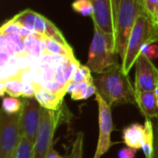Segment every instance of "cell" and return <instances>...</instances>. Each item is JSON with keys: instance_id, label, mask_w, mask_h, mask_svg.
<instances>
[{"instance_id": "19", "label": "cell", "mask_w": 158, "mask_h": 158, "mask_svg": "<svg viewBox=\"0 0 158 158\" xmlns=\"http://www.w3.org/2000/svg\"><path fill=\"white\" fill-rule=\"evenodd\" d=\"M23 106L22 100L19 99L18 97L13 96H5L3 97L2 101V110L8 115L17 114L21 111Z\"/></svg>"}, {"instance_id": "6", "label": "cell", "mask_w": 158, "mask_h": 158, "mask_svg": "<svg viewBox=\"0 0 158 158\" xmlns=\"http://www.w3.org/2000/svg\"><path fill=\"white\" fill-rule=\"evenodd\" d=\"M20 112L8 115L1 110L0 115V158H15L21 140L19 126Z\"/></svg>"}, {"instance_id": "8", "label": "cell", "mask_w": 158, "mask_h": 158, "mask_svg": "<svg viewBox=\"0 0 158 158\" xmlns=\"http://www.w3.org/2000/svg\"><path fill=\"white\" fill-rule=\"evenodd\" d=\"M95 101L98 106L99 138L94 158H101L112 146L111 135L114 131V122L111 106L98 94H95Z\"/></svg>"}, {"instance_id": "27", "label": "cell", "mask_w": 158, "mask_h": 158, "mask_svg": "<svg viewBox=\"0 0 158 158\" xmlns=\"http://www.w3.org/2000/svg\"><path fill=\"white\" fill-rule=\"evenodd\" d=\"M137 154V149L126 146L121 148L118 153V158H135Z\"/></svg>"}, {"instance_id": "4", "label": "cell", "mask_w": 158, "mask_h": 158, "mask_svg": "<svg viewBox=\"0 0 158 158\" xmlns=\"http://www.w3.org/2000/svg\"><path fill=\"white\" fill-rule=\"evenodd\" d=\"M152 43H158V25L153 17L143 9L137 17L129 39L125 59L122 63V69L126 74H129L135 65L143 48Z\"/></svg>"}, {"instance_id": "31", "label": "cell", "mask_w": 158, "mask_h": 158, "mask_svg": "<svg viewBox=\"0 0 158 158\" xmlns=\"http://www.w3.org/2000/svg\"><path fill=\"white\" fill-rule=\"evenodd\" d=\"M46 158H64L62 156H60L54 148H52L50 151H49V153H48V155H47V157Z\"/></svg>"}, {"instance_id": "1", "label": "cell", "mask_w": 158, "mask_h": 158, "mask_svg": "<svg viewBox=\"0 0 158 158\" xmlns=\"http://www.w3.org/2000/svg\"><path fill=\"white\" fill-rule=\"evenodd\" d=\"M94 83L97 93L111 107L128 104L137 106L134 85L129 75L123 71L122 66L105 73L95 74Z\"/></svg>"}, {"instance_id": "16", "label": "cell", "mask_w": 158, "mask_h": 158, "mask_svg": "<svg viewBox=\"0 0 158 158\" xmlns=\"http://www.w3.org/2000/svg\"><path fill=\"white\" fill-rule=\"evenodd\" d=\"M0 94L1 96H4L5 94H6L9 96L13 97H22L23 94V87L24 84L21 81L19 75L11 77L7 80L1 81H0Z\"/></svg>"}, {"instance_id": "26", "label": "cell", "mask_w": 158, "mask_h": 158, "mask_svg": "<svg viewBox=\"0 0 158 158\" xmlns=\"http://www.w3.org/2000/svg\"><path fill=\"white\" fill-rule=\"evenodd\" d=\"M144 9L152 17L158 9V0H142Z\"/></svg>"}, {"instance_id": "23", "label": "cell", "mask_w": 158, "mask_h": 158, "mask_svg": "<svg viewBox=\"0 0 158 158\" xmlns=\"http://www.w3.org/2000/svg\"><path fill=\"white\" fill-rule=\"evenodd\" d=\"M83 141H84V134L81 131H79L75 139L72 143V147L70 151V155L69 158H82L83 155Z\"/></svg>"}, {"instance_id": "10", "label": "cell", "mask_w": 158, "mask_h": 158, "mask_svg": "<svg viewBox=\"0 0 158 158\" xmlns=\"http://www.w3.org/2000/svg\"><path fill=\"white\" fill-rule=\"evenodd\" d=\"M158 87V69L143 54L135 62V93L155 92Z\"/></svg>"}, {"instance_id": "3", "label": "cell", "mask_w": 158, "mask_h": 158, "mask_svg": "<svg viewBox=\"0 0 158 158\" xmlns=\"http://www.w3.org/2000/svg\"><path fill=\"white\" fill-rule=\"evenodd\" d=\"M116 52L115 38L111 33H106L94 26V37L89 48L86 66L92 73L101 74L122 66Z\"/></svg>"}, {"instance_id": "22", "label": "cell", "mask_w": 158, "mask_h": 158, "mask_svg": "<svg viewBox=\"0 0 158 158\" xmlns=\"http://www.w3.org/2000/svg\"><path fill=\"white\" fill-rule=\"evenodd\" d=\"M71 6L76 12L81 14L84 17H93L94 12L91 0H75Z\"/></svg>"}, {"instance_id": "5", "label": "cell", "mask_w": 158, "mask_h": 158, "mask_svg": "<svg viewBox=\"0 0 158 158\" xmlns=\"http://www.w3.org/2000/svg\"><path fill=\"white\" fill-rule=\"evenodd\" d=\"M71 115L65 104L57 110L42 107L40 126L33 148V158L47 157L49 151L53 148L54 136L57 128L69 118H71Z\"/></svg>"}, {"instance_id": "25", "label": "cell", "mask_w": 158, "mask_h": 158, "mask_svg": "<svg viewBox=\"0 0 158 158\" xmlns=\"http://www.w3.org/2000/svg\"><path fill=\"white\" fill-rule=\"evenodd\" d=\"M158 43H152L149 44H146L143 50H142V54H143L147 58H149L150 60H154L158 58Z\"/></svg>"}, {"instance_id": "13", "label": "cell", "mask_w": 158, "mask_h": 158, "mask_svg": "<svg viewBox=\"0 0 158 158\" xmlns=\"http://www.w3.org/2000/svg\"><path fill=\"white\" fill-rule=\"evenodd\" d=\"M144 138V125L140 123H131L122 131V139L124 143L134 149H142Z\"/></svg>"}, {"instance_id": "30", "label": "cell", "mask_w": 158, "mask_h": 158, "mask_svg": "<svg viewBox=\"0 0 158 158\" xmlns=\"http://www.w3.org/2000/svg\"><path fill=\"white\" fill-rule=\"evenodd\" d=\"M33 33H34V31H32L27 29L26 27H23V26L20 25V29H19V34L23 39H25L26 37H28V36H30V35H31V34H33Z\"/></svg>"}, {"instance_id": "17", "label": "cell", "mask_w": 158, "mask_h": 158, "mask_svg": "<svg viewBox=\"0 0 158 158\" xmlns=\"http://www.w3.org/2000/svg\"><path fill=\"white\" fill-rule=\"evenodd\" d=\"M44 41H45V53L53 54V55H60L69 58H75L73 50L69 46V44H63L54 39L45 36H44Z\"/></svg>"}, {"instance_id": "32", "label": "cell", "mask_w": 158, "mask_h": 158, "mask_svg": "<svg viewBox=\"0 0 158 158\" xmlns=\"http://www.w3.org/2000/svg\"><path fill=\"white\" fill-rule=\"evenodd\" d=\"M153 19H154V20H155V22L158 25V9L155 12V14L153 15Z\"/></svg>"}, {"instance_id": "7", "label": "cell", "mask_w": 158, "mask_h": 158, "mask_svg": "<svg viewBox=\"0 0 158 158\" xmlns=\"http://www.w3.org/2000/svg\"><path fill=\"white\" fill-rule=\"evenodd\" d=\"M12 19L21 26L36 33L54 39L63 44H69L59 29L52 21L31 9H25L15 15Z\"/></svg>"}, {"instance_id": "11", "label": "cell", "mask_w": 158, "mask_h": 158, "mask_svg": "<svg viewBox=\"0 0 158 158\" xmlns=\"http://www.w3.org/2000/svg\"><path fill=\"white\" fill-rule=\"evenodd\" d=\"M94 6V26L98 27L101 31L114 35L113 8L112 0H91Z\"/></svg>"}, {"instance_id": "12", "label": "cell", "mask_w": 158, "mask_h": 158, "mask_svg": "<svg viewBox=\"0 0 158 158\" xmlns=\"http://www.w3.org/2000/svg\"><path fill=\"white\" fill-rule=\"evenodd\" d=\"M137 106L145 118H158V98L155 92L136 93Z\"/></svg>"}, {"instance_id": "2", "label": "cell", "mask_w": 158, "mask_h": 158, "mask_svg": "<svg viewBox=\"0 0 158 158\" xmlns=\"http://www.w3.org/2000/svg\"><path fill=\"white\" fill-rule=\"evenodd\" d=\"M112 8L115 47L122 64L131 32L137 17L144 7L142 0H112Z\"/></svg>"}, {"instance_id": "29", "label": "cell", "mask_w": 158, "mask_h": 158, "mask_svg": "<svg viewBox=\"0 0 158 158\" xmlns=\"http://www.w3.org/2000/svg\"><path fill=\"white\" fill-rule=\"evenodd\" d=\"M150 158H158V120L155 127V139H154V149Z\"/></svg>"}, {"instance_id": "20", "label": "cell", "mask_w": 158, "mask_h": 158, "mask_svg": "<svg viewBox=\"0 0 158 158\" xmlns=\"http://www.w3.org/2000/svg\"><path fill=\"white\" fill-rule=\"evenodd\" d=\"M34 143L29 141L26 137H21L20 143L16 152L15 158H33Z\"/></svg>"}, {"instance_id": "33", "label": "cell", "mask_w": 158, "mask_h": 158, "mask_svg": "<svg viewBox=\"0 0 158 158\" xmlns=\"http://www.w3.org/2000/svg\"><path fill=\"white\" fill-rule=\"evenodd\" d=\"M156 96H157L158 98V87L156 88Z\"/></svg>"}, {"instance_id": "28", "label": "cell", "mask_w": 158, "mask_h": 158, "mask_svg": "<svg viewBox=\"0 0 158 158\" xmlns=\"http://www.w3.org/2000/svg\"><path fill=\"white\" fill-rule=\"evenodd\" d=\"M37 86L35 83H27L24 84L23 87V98H34V94L37 89Z\"/></svg>"}, {"instance_id": "24", "label": "cell", "mask_w": 158, "mask_h": 158, "mask_svg": "<svg viewBox=\"0 0 158 158\" xmlns=\"http://www.w3.org/2000/svg\"><path fill=\"white\" fill-rule=\"evenodd\" d=\"M19 29H20V24L18 23L13 19H11L2 25V27L0 29V34H4V35L10 34V33H18L19 34Z\"/></svg>"}, {"instance_id": "9", "label": "cell", "mask_w": 158, "mask_h": 158, "mask_svg": "<svg viewBox=\"0 0 158 158\" xmlns=\"http://www.w3.org/2000/svg\"><path fill=\"white\" fill-rule=\"evenodd\" d=\"M22 102L19 118L20 134L34 143L40 126L42 106L35 98H23Z\"/></svg>"}, {"instance_id": "14", "label": "cell", "mask_w": 158, "mask_h": 158, "mask_svg": "<svg viewBox=\"0 0 158 158\" xmlns=\"http://www.w3.org/2000/svg\"><path fill=\"white\" fill-rule=\"evenodd\" d=\"M34 98L42 107H44L49 110H57L64 104L63 96L56 93L50 92L41 85L37 86Z\"/></svg>"}, {"instance_id": "18", "label": "cell", "mask_w": 158, "mask_h": 158, "mask_svg": "<svg viewBox=\"0 0 158 158\" xmlns=\"http://www.w3.org/2000/svg\"><path fill=\"white\" fill-rule=\"evenodd\" d=\"M154 139H155V128L153 126L151 118H145L144 122V138L142 146V150L145 158H150L154 149Z\"/></svg>"}, {"instance_id": "15", "label": "cell", "mask_w": 158, "mask_h": 158, "mask_svg": "<svg viewBox=\"0 0 158 158\" xmlns=\"http://www.w3.org/2000/svg\"><path fill=\"white\" fill-rule=\"evenodd\" d=\"M97 89L94 83L83 81L79 83H71L68 87V94H70V97L74 101L86 100L93 95H95Z\"/></svg>"}, {"instance_id": "21", "label": "cell", "mask_w": 158, "mask_h": 158, "mask_svg": "<svg viewBox=\"0 0 158 158\" xmlns=\"http://www.w3.org/2000/svg\"><path fill=\"white\" fill-rule=\"evenodd\" d=\"M83 81H87V82H91L94 83V77L92 76V71L91 69L86 66V65H81L80 64L78 69L76 70L72 80H71V83H79V82H83Z\"/></svg>"}]
</instances>
